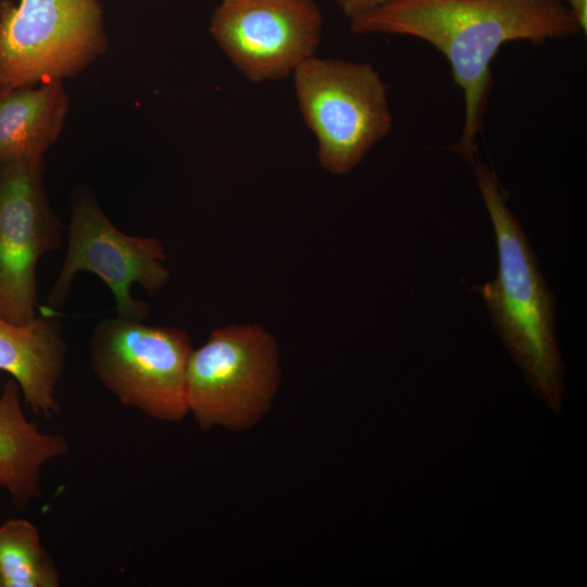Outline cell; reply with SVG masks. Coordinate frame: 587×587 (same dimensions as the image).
Segmentation results:
<instances>
[{"label": "cell", "mask_w": 587, "mask_h": 587, "mask_svg": "<svg viewBox=\"0 0 587 587\" xmlns=\"http://www.w3.org/2000/svg\"><path fill=\"white\" fill-rule=\"evenodd\" d=\"M165 259L160 240L124 234L89 192H76L72 199L67 252L46 308L62 305L75 274L87 271L111 289L118 316L142 321L150 308L130 296V286L137 283L150 295L157 294L170 277Z\"/></svg>", "instance_id": "obj_7"}, {"label": "cell", "mask_w": 587, "mask_h": 587, "mask_svg": "<svg viewBox=\"0 0 587 587\" xmlns=\"http://www.w3.org/2000/svg\"><path fill=\"white\" fill-rule=\"evenodd\" d=\"M42 172L43 161L0 168V317L16 324L36 317L37 262L61 245Z\"/></svg>", "instance_id": "obj_9"}, {"label": "cell", "mask_w": 587, "mask_h": 587, "mask_svg": "<svg viewBox=\"0 0 587 587\" xmlns=\"http://www.w3.org/2000/svg\"><path fill=\"white\" fill-rule=\"evenodd\" d=\"M107 49L101 0L0 2V89L74 77Z\"/></svg>", "instance_id": "obj_5"}, {"label": "cell", "mask_w": 587, "mask_h": 587, "mask_svg": "<svg viewBox=\"0 0 587 587\" xmlns=\"http://www.w3.org/2000/svg\"><path fill=\"white\" fill-rule=\"evenodd\" d=\"M279 383L278 347L270 332L259 324L221 327L191 352L188 410L203 430H245L270 410Z\"/></svg>", "instance_id": "obj_4"}, {"label": "cell", "mask_w": 587, "mask_h": 587, "mask_svg": "<svg viewBox=\"0 0 587 587\" xmlns=\"http://www.w3.org/2000/svg\"><path fill=\"white\" fill-rule=\"evenodd\" d=\"M350 29L411 36L446 57L465 108L452 150L471 164L491 87L490 64L499 49L510 41L541 42L583 32L565 0H391L350 18Z\"/></svg>", "instance_id": "obj_1"}, {"label": "cell", "mask_w": 587, "mask_h": 587, "mask_svg": "<svg viewBox=\"0 0 587 587\" xmlns=\"http://www.w3.org/2000/svg\"><path fill=\"white\" fill-rule=\"evenodd\" d=\"M323 17L313 0H221L210 33L252 83L287 77L314 55Z\"/></svg>", "instance_id": "obj_8"}, {"label": "cell", "mask_w": 587, "mask_h": 587, "mask_svg": "<svg viewBox=\"0 0 587 587\" xmlns=\"http://www.w3.org/2000/svg\"><path fill=\"white\" fill-rule=\"evenodd\" d=\"M68 109L63 80L0 89V168L43 161L64 128Z\"/></svg>", "instance_id": "obj_11"}, {"label": "cell", "mask_w": 587, "mask_h": 587, "mask_svg": "<svg viewBox=\"0 0 587 587\" xmlns=\"http://www.w3.org/2000/svg\"><path fill=\"white\" fill-rule=\"evenodd\" d=\"M302 117L317 141L320 165L351 172L392 127L387 87L367 63L315 55L292 73Z\"/></svg>", "instance_id": "obj_3"}, {"label": "cell", "mask_w": 587, "mask_h": 587, "mask_svg": "<svg viewBox=\"0 0 587 587\" xmlns=\"http://www.w3.org/2000/svg\"><path fill=\"white\" fill-rule=\"evenodd\" d=\"M20 387L9 380L0 396V486L23 509L41 496V469L67 453L65 437L46 434L30 423L21 407Z\"/></svg>", "instance_id": "obj_12"}, {"label": "cell", "mask_w": 587, "mask_h": 587, "mask_svg": "<svg viewBox=\"0 0 587 587\" xmlns=\"http://www.w3.org/2000/svg\"><path fill=\"white\" fill-rule=\"evenodd\" d=\"M192 350L182 329L117 316L95 329L91 363L122 403L158 421L178 422L189 413L186 378Z\"/></svg>", "instance_id": "obj_6"}, {"label": "cell", "mask_w": 587, "mask_h": 587, "mask_svg": "<svg viewBox=\"0 0 587 587\" xmlns=\"http://www.w3.org/2000/svg\"><path fill=\"white\" fill-rule=\"evenodd\" d=\"M474 174L495 233L498 272L479 288L494 327L527 383L559 412L564 373L555 336V302L496 173L485 163Z\"/></svg>", "instance_id": "obj_2"}, {"label": "cell", "mask_w": 587, "mask_h": 587, "mask_svg": "<svg viewBox=\"0 0 587 587\" xmlns=\"http://www.w3.org/2000/svg\"><path fill=\"white\" fill-rule=\"evenodd\" d=\"M59 574L37 528L12 519L0 526V587H55Z\"/></svg>", "instance_id": "obj_13"}, {"label": "cell", "mask_w": 587, "mask_h": 587, "mask_svg": "<svg viewBox=\"0 0 587 587\" xmlns=\"http://www.w3.org/2000/svg\"><path fill=\"white\" fill-rule=\"evenodd\" d=\"M391 0H336L337 7L350 20Z\"/></svg>", "instance_id": "obj_14"}, {"label": "cell", "mask_w": 587, "mask_h": 587, "mask_svg": "<svg viewBox=\"0 0 587 587\" xmlns=\"http://www.w3.org/2000/svg\"><path fill=\"white\" fill-rule=\"evenodd\" d=\"M64 364L65 344L52 310L45 308L27 324L0 317V370L13 377L30 409L45 419L60 411L54 392Z\"/></svg>", "instance_id": "obj_10"}, {"label": "cell", "mask_w": 587, "mask_h": 587, "mask_svg": "<svg viewBox=\"0 0 587 587\" xmlns=\"http://www.w3.org/2000/svg\"><path fill=\"white\" fill-rule=\"evenodd\" d=\"M571 11L577 18L582 30L587 29V0H565Z\"/></svg>", "instance_id": "obj_15"}]
</instances>
